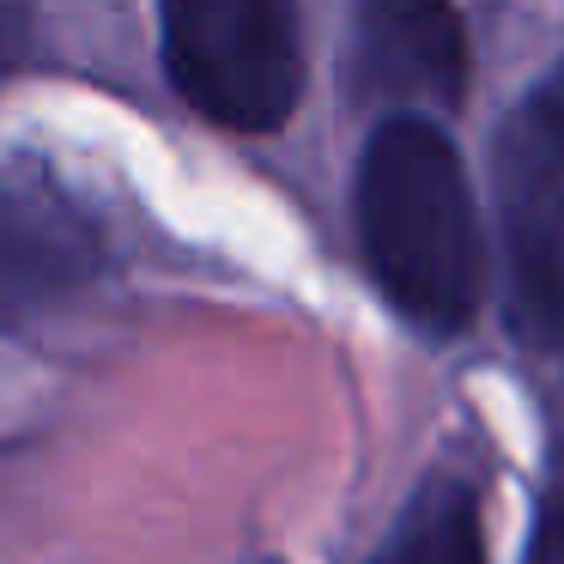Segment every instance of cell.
<instances>
[{
  "mask_svg": "<svg viewBox=\"0 0 564 564\" xmlns=\"http://www.w3.org/2000/svg\"><path fill=\"white\" fill-rule=\"evenodd\" d=\"M358 231L382 292L419 328H462L479 304V219L455 147L419 116L370 134L358 164Z\"/></svg>",
  "mask_w": 564,
  "mask_h": 564,
  "instance_id": "1",
  "label": "cell"
},
{
  "mask_svg": "<svg viewBox=\"0 0 564 564\" xmlns=\"http://www.w3.org/2000/svg\"><path fill=\"white\" fill-rule=\"evenodd\" d=\"M164 62L176 91L225 128H280L304 86L297 19L280 0H176Z\"/></svg>",
  "mask_w": 564,
  "mask_h": 564,
  "instance_id": "2",
  "label": "cell"
},
{
  "mask_svg": "<svg viewBox=\"0 0 564 564\" xmlns=\"http://www.w3.org/2000/svg\"><path fill=\"white\" fill-rule=\"evenodd\" d=\"M498 195L516 334L534 352L564 358V67L503 128Z\"/></svg>",
  "mask_w": 564,
  "mask_h": 564,
  "instance_id": "3",
  "label": "cell"
},
{
  "mask_svg": "<svg viewBox=\"0 0 564 564\" xmlns=\"http://www.w3.org/2000/svg\"><path fill=\"white\" fill-rule=\"evenodd\" d=\"M104 261L91 213L31 164L0 171V316L37 310L86 285Z\"/></svg>",
  "mask_w": 564,
  "mask_h": 564,
  "instance_id": "4",
  "label": "cell"
},
{
  "mask_svg": "<svg viewBox=\"0 0 564 564\" xmlns=\"http://www.w3.org/2000/svg\"><path fill=\"white\" fill-rule=\"evenodd\" d=\"M358 98L455 104L467 86V31L449 7L370 0L358 13V43L346 67Z\"/></svg>",
  "mask_w": 564,
  "mask_h": 564,
  "instance_id": "5",
  "label": "cell"
},
{
  "mask_svg": "<svg viewBox=\"0 0 564 564\" xmlns=\"http://www.w3.org/2000/svg\"><path fill=\"white\" fill-rule=\"evenodd\" d=\"M377 564H486L474 491L462 479L425 486L419 503L401 516V528H394V540L382 546Z\"/></svg>",
  "mask_w": 564,
  "mask_h": 564,
  "instance_id": "6",
  "label": "cell"
},
{
  "mask_svg": "<svg viewBox=\"0 0 564 564\" xmlns=\"http://www.w3.org/2000/svg\"><path fill=\"white\" fill-rule=\"evenodd\" d=\"M528 564H564V437L546 462V491H540L534 534H528Z\"/></svg>",
  "mask_w": 564,
  "mask_h": 564,
  "instance_id": "7",
  "label": "cell"
},
{
  "mask_svg": "<svg viewBox=\"0 0 564 564\" xmlns=\"http://www.w3.org/2000/svg\"><path fill=\"white\" fill-rule=\"evenodd\" d=\"M31 55V13L25 7H0V79Z\"/></svg>",
  "mask_w": 564,
  "mask_h": 564,
  "instance_id": "8",
  "label": "cell"
}]
</instances>
